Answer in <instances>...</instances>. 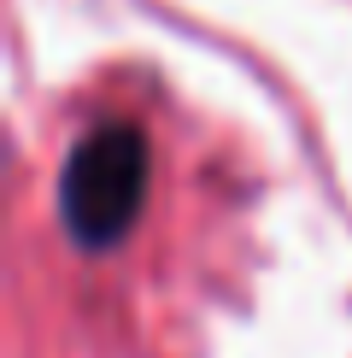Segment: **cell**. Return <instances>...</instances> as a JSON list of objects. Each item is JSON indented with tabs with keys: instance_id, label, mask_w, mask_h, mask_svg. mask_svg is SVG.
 I'll return each instance as SVG.
<instances>
[{
	"instance_id": "cell-1",
	"label": "cell",
	"mask_w": 352,
	"mask_h": 358,
	"mask_svg": "<svg viewBox=\"0 0 352 358\" xmlns=\"http://www.w3.org/2000/svg\"><path fill=\"white\" fill-rule=\"evenodd\" d=\"M147 176H153V147L135 124L100 117L82 129L77 147L59 165V223L77 247H117L129 223L141 217Z\"/></svg>"
}]
</instances>
